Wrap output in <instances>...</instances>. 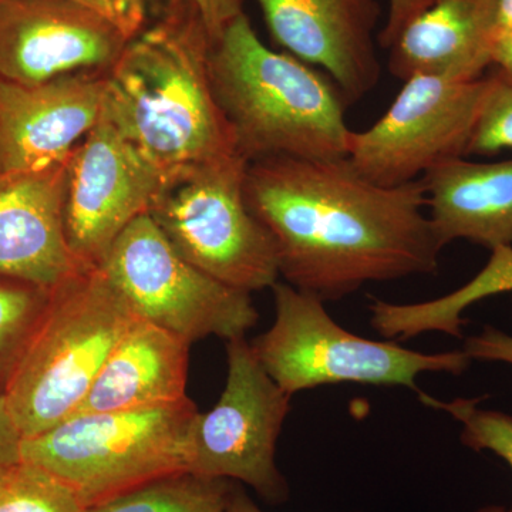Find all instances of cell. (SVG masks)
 I'll list each match as a JSON object with an SVG mask.
<instances>
[{"mask_svg":"<svg viewBox=\"0 0 512 512\" xmlns=\"http://www.w3.org/2000/svg\"><path fill=\"white\" fill-rule=\"evenodd\" d=\"M69 161L0 178V276L53 289L87 269L64 227Z\"/></svg>","mask_w":512,"mask_h":512,"instance_id":"obj_15","label":"cell"},{"mask_svg":"<svg viewBox=\"0 0 512 512\" xmlns=\"http://www.w3.org/2000/svg\"><path fill=\"white\" fill-rule=\"evenodd\" d=\"M441 248L457 239L491 249L512 247V160L444 161L420 178Z\"/></svg>","mask_w":512,"mask_h":512,"instance_id":"obj_18","label":"cell"},{"mask_svg":"<svg viewBox=\"0 0 512 512\" xmlns=\"http://www.w3.org/2000/svg\"><path fill=\"white\" fill-rule=\"evenodd\" d=\"M271 289L274 325L249 343L266 373L291 396L338 383L403 386L419 394L421 373L458 376L470 366L464 350L421 353L360 338L339 326L318 296L279 282Z\"/></svg>","mask_w":512,"mask_h":512,"instance_id":"obj_6","label":"cell"},{"mask_svg":"<svg viewBox=\"0 0 512 512\" xmlns=\"http://www.w3.org/2000/svg\"><path fill=\"white\" fill-rule=\"evenodd\" d=\"M248 161H212L165 185L150 215L175 251L222 284L252 293L281 276L278 249L245 197Z\"/></svg>","mask_w":512,"mask_h":512,"instance_id":"obj_7","label":"cell"},{"mask_svg":"<svg viewBox=\"0 0 512 512\" xmlns=\"http://www.w3.org/2000/svg\"><path fill=\"white\" fill-rule=\"evenodd\" d=\"M211 79L248 163L348 157L352 130L336 83L318 67L269 49L245 13L212 40Z\"/></svg>","mask_w":512,"mask_h":512,"instance_id":"obj_3","label":"cell"},{"mask_svg":"<svg viewBox=\"0 0 512 512\" xmlns=\"http://www.w3.org/2000/svg\"><path fill=\"white\" fill-rule=\"evenodd\" d=\"M497 2L498 30L512 28V0H495Z\"/></svg>","mask_w":512,"mask_h":512,"instance_id":"obj_32","label":"cell"},{"mask_svg":"<svg viewBox=\"0 0 512 512\" xmlns=\"http://www.w3.org/2000/svg\"><path fill=\"white\" fill-rule=\"evenodd\" d=\"M227 512H264L259 510L258 505L248 497L244 491L235 488L232 494L231 503L228 505Z\"/></svg>","mask_w":512,"mask_h":512,"instance_id":"obj_31","label":"cell"},{"mask_svg":"<svg viewBox=\"0 0 512 512\" xmlns=\"http://www.w3.org/2000/svg\"><path fill=\"white\" fill-rule=\"evenodd\" d=\"M138 318L187 340L242 338L258 322L251 293L222 284L175 251L150 214L131 222L101 262Z\"/></svg>","mask_w":512,"mask_h":512,"instance_id":"obj_8","label":"cell"},{"mask_svg":"<svg viewBox=\"0 0 512 512\" xmlns=\"http://www.w3.org/2000/svg\"><path fill=\"white\" fill-rule=\"evenodd\" d=\"M497 30L495 0H433L390 47V73L403 82L413 76L480 79L491 67Z\"/></svg>","mask_w":512,"mask_h":512,"instance_id":"obj_16","label":"cell"},{"mask_svg":"<svg viewBox=\"0 0 512 512\" xmlns=\"http://www.w3.org/2000/svg\"><path fill=\"white\" fill-rule=\"evenodd\" d=\"M164 187L101 116L69 161L64 227L73 255L87 268L100 266L124 229L150 214Z\"/></svg>","mask_w":512,"mask_h":512,"instance_id":"obj_11","label":"cell"},{"mask_svg":"<svg viewBox=\"0 0 512 512\" xmlns=\"http://www.w3.org/2000/svg\"><path fill=\"white\" fill-rule=\"evenodd\" d=\"M198 413L185 397L143 409L74 414L23 439L20 460L52 474L84 507H93L156 478L188 471V441Z\"/></svg>","mask_w":512,"mask_h":512,"instance_id":"obj_5","label":"cell"},{"mask_svg":"<svg viewBox=\"0 0 512 512\" xmlns=\"http://www.w3.org/2000/svg\"><path fill=\"white\" fill-rule=\"evenodd\" d=\"M245 197L274 238L286 284L320 301L439 269L443 248L423 212L420 178L383 187L348 157L264 158L248 164Z\"/></svg>","mask_w":512,"mask_h":512,"instance_id":"obj_1","label":"cell"},{"mask_svg":"<svg viewBox=\"0 0 512 512\" xmlns=\"http://www.w3.org/2000/svg\"><path fill=\"white\" fill-rule=\"evenodd\" d=\"M136 318L100 266L83 269L52 289L45 316L5 393L23 439L73 416Z\"/></svg>","mask_w":512,"mask_h":512,"instance_id":"obj_4","label":"cell"},{"mask_svg":"<svg viewBox=\"0 0 512 512\" xmlns=\"http://www.w3.org/2000/svg\"><path fill=\"white\" fill-rule=\"evenodd\" d=\"M505 292H512V247L494 249L483 271L458 289L457 299L468 308L471 303Z\"/></svg>","mask_w":512,"mask_h":512,"instance_id":"obj_24","label":"cell"},{"mask_svg":"<svg viewBox=\"0 0 512 512\" xmlns=\"http://www.w3.org/2000/svg\"><path fill=\"white\" fill-rule=\"evenodd\" d=\"M52 289L0 276V396L25 356L49 305Z\"/></svg>","mask_w":512,"mask_h":512,"instance_id":"obj_20","label":"cell"},{"mask_svg":"<svg viewBox=\"0 0 512 512\" xmlns=\"http://www.w3.org/2000/svg\"><path fill=\"white\" fill-rule=\"evenodd\" d=\"M190 346L180 336L137 316L111 350L74 414L123 412L181 402L188 397L185 386Z\"/></svg>","mask_w":512,"mask_h":512,"instance_id":"obj_17","label":"cell"},{"mask_svg":"<svg viewBox=\"0 0 512 512\" xmlns=\"http://www.w3.org/2000/svg\"><path fill=\"white\" fill-rule=\"evenodd\" d=\"M488 86V77H410L372 127L350 133V163L373 183L397 187L467 156Z\"/></svg>","mask_w":512,"mask_h":512,"instance_id":"obj_10","label":"cell"},{"mask_svg":"<svg viewBox=\"0 0 512 512\" xmlns=\"http://www.w3.org/2000/svg\"><path fill=\"white\" fill-rule=\"evenodd\" d=\"M106 72L69 74L40 84L0 79V178L69 161L99 123Z\"/></svg>","mask_w":512,"mask_h":512,"instance_id":"obj_13","label":"cell"},{"mask_svg":"<svg viewBox=\"0 0 512 512\" xmlns=\"http://www.w3.org/2000/svg\"><path fill=\"white\" fill-rule=\"evenodd\" d=\"M109 18L128 37H134L148 22L150 0H77Z\"/></svg>","mask_w":512,"mask_h":512,"instance_id":"obj_25","label":"cell"},{"mask_svg":"<svg viewBox=\"0 0 512 512\" xmlns=\"http://www.w3.org/2000/svg\"><path fill=\"white\" fill-rule=\"evenodd\" d=\"M464 352L471 360L512 365V336L498 329L485 328L480 335L467 339Z\"/></svg>","mask_w":512,"mask_h":512,"instance_id":"obj_26","label":"cell"},{"mask_svg":"<svg viewBox=\"0 0 512 512\" xmlns=\"http://www.w3.org/2000/svg\"><path fill=\"white\" fill-rule=\"evenodd\" d=\"M491 66L512 79V28L495 32L490 45Z\"/></svg>","mask_w":512,"mask_h":512,"instance_id":"obj_30","label":"cell"},{"mask_svg":"<svg viewBox=\"0 0 512 512\" xmlns=\"http://www.w3.org/2000/svg\"><path fill=\"white\" fill-rule=\"evenodd\" d=\"M23 436L12 414L5 396H0V470L20 461Z\"/></svg>","mask_w":512,"mask_h":512,"instance_id":"obj_29","label":"cell"},{"mask_svg":"<svg viewBox=\"0 0 512 512\" xmlns=\"http://www.w3.org/2000/svg\"><path fill=\"white\" fill-rule=\"evenodd\" d=\"M77 495L52 474L20 460L0 470V512H84Z\"/></svg>","mask_w":512,"mask_h":512,"instance_id":"obj_21","label":"cell"},{"mask_svg":"<svg viewBox=\"0 0 512 512\" xmlns=\"http://www.w3.org/2000/svg\"><path fill=\"white\" fill-rule=\"evenodd\" d=\"M232 481L180 471L156 478L84 512H227Z\"/></svg>","mask_w":512,"mask_h":512,"instance_id":"obj_19","label":"cell"},{"mask_svg":"<svg viewBox=\"0 0 512 512\" xmlns=\"http://www.w3.org/2000/svg\"><path fill=\"white\" fill-rule=\"evenodd\" d=\"M161 8L104 74L101 116L168 185L239 153L212 86L201 16L188 0Z\"/></svg>","mask_w":512,"mask_h":512,"instance_id":"obj_2","label":"cell"},{"mask_svg":"<svg viewBox=\"0 0 512 512\" xmlns=\"http://www.w3.org/2000/svg\"><path fill=\"white\" fill-rule=\"evenodd\" d=\"M130 37L77 0H0V79L40 84L106 72Z\"/></svg>","mask_w":512,"mask_h":512,"instance_id":"obj_12","label":"cell"},{"mask_svg":"<svg viewBox=\"0 0 512 512\" xmlns=\"http://www.w3.org/2000/svg\"><path fill=\"white\" fill-rule=\"evenodd\" d=\"M433 3V0H389V10L377 43L389 50L403 29Z\"/></svg>","mask_w":512,"mask_h":512,"instance_id":"obj_27","label":"cell"},{"mask_svg":"<svg viewBox=\"0 0 512 512\" xmlns=\"http://www.w3.org/2000/svg\"><path fill=\"white\" fill-rule=\"evenodd\" d=\"M227 365L220 400L192 424L188 471L241 481L268 503H285L289 487L276 466V441L292 396L266 373L245 336L228 340Z\"/></svg>","mask_w":512,"mask_h":512,"instance_id":"obj_9","label":"cell"},{"mask_svg":"<svg viewBox=\"0 0 512 512\" xmlns=\"http://www.w3.org/2000/svg\"><path fill=\"white\" fill-rule=\"evenodd\" d=\"M419 399L426 406L443 410L461 424V441L476 451H491L503 458L512 468V417L497 410L481 409L483 399H458L441 402L436 397L420 392ZM477 512H512L510 507L488 505Z\"/></svg>","mask_w":512,"mask_h":512,"instance_id":"obj_22","label":"cell"},{"mask_svg":"<svg viewBox=\"0 0 512 512\" xmlns=\"http://www.w3.org/2000/svg\"><path fill=\"white\" fill-rule=\"evenodd\" d=\"M188 2L201 16L212 40L217 39L232 20L244 13L245 5V0H188Z\"/></svg>","mask_w":512,"mask_h":512,"instance_id":"obj_28","label":"cell"},{"mask_svg":"<svg viewBox=\"0 0 512 512\" xmlns=\"http://www.w3.org/2000/svg\"><path fill=\"white\" fill-rule=\"evenodd\" d=\"M471 137L468 154L493 156L512 148V79L495 69Z\"/></svg>","mask_w":512,"mask_h":512,"instance_id":"obj_23","label":"cell"},{"mask_svg":"<svg viewBox=\"0 0 512 512\" xmlns=\"http://www.w3.org/2000/svg\"><path fill=\"white\" fill-rule=\"evenodd\" d=\"M276 45L319 67L355 104L379 84V0H256Z\"/></svg>","mask_w":512,"mask_h":512,"instance_id":"obj_14","label":"cell"}]
</instances>
